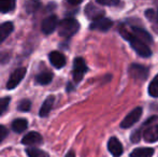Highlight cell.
<instances>
[{
    "label": "cell",
    "mask_w": 158,
    "mask_h": 157,
    "mask_svg": "<svg viewBox=\"0 0 158 157\" xmlns=\"http://www.w3.org/2000/svg\"><path fill=\"white\" fill-rule=\"evenodd\" d=\"M50 61L55 68L57 69H60L63 68L64 65H66V57L63 53L57 52V51H54L50 54Z\"/></svg>",
    "instance_id": "cell-11"
},
{
    "label": "cell",
    "mask_w": 158,
    "mask_h": 157,
    "mask_svg": "<svg viewBox=\"0 0 158 157\" xmlns=\"http://www.w3.org/2000/svg\"><path fill=\"white\" fill-rule=\"evenodd\" d=\"M6 136H8V129L4 126L0 125V143L6 138Z\"/></svg>",
    "instance_id": "cell-27"
},
{
    "label": "cell",
    "mask_w": 158,
    "mask_h": 157,
    "mask_svg": "<svg viewBox=\"0 0 158 157\" xmlns=\"http://www.w3.org/2000/svg\"><path fill=\"white\" fill-rule=\"evenodd\" d=\"M30 108H31V102L29 100H27V99L22 100L17 105V109L21 112H28L30 110Z\"/></svg>",
    "instance_id": "cell-24"
},
{
    "label": "cell",
    "mask_w": 158,
    "mask_h": 157,
    "mask_svg": "<svg viewBox=\"0 0 158 157\" xmlns=\"http://www.w3.org/2000/svg\"><path fill=\"white\" fill-rule=\"evenodd\" d=\"M140 138H141V134H140V130H135V132H133L132 134H131V141H132L133 143H137L140 141Z\"/></svg>",
    "instance_id": "cell-28"
},
{
    "label": "cell",
    "mask_w": 158,
    "mask_h": 157,
    "mask_svg": "<svg viewBox=\"0 0 158 157\" xmlns=\"http://www.w3.org/2000/svg\"><path fill=\"white\" fill-rule=\"evenodd\" d=\"M145 15H146V17L148 19H154V11L153 10H148V11H146L145 12Z\"/></svg>",
    "instance_id": "cell-29"
},
{
    "label": "cell",
    "mask_w": 158,
    "mask_h": 157,
    "mask_svg": "<svg viewBox=\"0 0 158 157\" xmlns=\"http://www.w3.org/2000/svg\"><path fill=\"white\" fill-rule=\"evenodd\" d=\"M25 74H26V68H24V67L17 68V69L11 74L8 83H6V88H8V89H13V88H15L21 83L22 80L24 79Z\"/></svg>",
    "instance_id": "cell-5"
},
{
    "label": "cell",
    "mask_w": 158,
    "mask_h": 157,
    "mask_svg": "<svg viewBox=\"0 0 158 157\" xmlns=\"http://www.w3.org/2000/svg\"><path fill=\"white\" fill-rule=\"evenodd\" d=\"M87 72V66L83 58L77 57L73 63V79L75 82H80L83 79V76Z\"/></svg>",
    "instance_id": "cell-3"
},
{
    "label": "cell",
    "mask_w": 158,
    "mask_h": 157,
    "mask_svg": "<svg viewBox=\"0 0 158 157\" xmlns=\"http://www.w3.org/2000/svg\"><path fill=\"white\" fill-rule=\"evenodd\" d=\"M16 0H0V12L8 13L14 10Z\"/></svg>",
    "instance_id": "cell-19"
},
{
    "label": "cell",
    "mask_w": 158,
    "mask_h": 157,
    "mask_svg": "<svg viewBox=\"0 0 158 157\" xmlns=\"http://www.w3.org/2000/svg\"><path fill=\"white\" fill-rule=\"evenodd\" d=\"M70 4H73V6H77V4H80L83 0H67Z\"/></svg>",
    "instance_id": "cell-30"
},
{
    "label": "cell",
    "mask_w": 158,
    "mask_h": 157,
    "mask_svg": "<svg viewBox=\"0 0 158 157\" xmlns=\"http://www.w3.org/2000/svg\"><path fill=\"white\" fill-rule=\"evenodd\" d=\"M156 19H157V22H158V11H157V15H156Z\"/></svg>",
    "instance_id": "cell-32"
},
{
    "label": "cell",
    "mask_w": 158,
    "mask_h": 157,
    "mask_svg": "<svg viewBox=\"0 0 158 157\" xmlns=\"http://www.w3.org/2000/svg\"><path fill=\"white\" fill-rule=\"evenodd\" d=\"M143 138L148 143H153L158 141V125L146 128L143 134Z\"/></svg>",
    "instance_id": "cell-14"
},
{
    "label": "cell",
    "mask_w": 158,
    "mask_h": 157,
    "mask_svg": "<svg viewBox=\"0 0 158 157\" xmlns=\"http://www.w3.org/2000/svg\"><path fill=\"white\" fill-rule=\"evenodd\" d=\"M58 19H57L56 15H50L48 16L43 22H42L41 25V30L43 34L50 35L56 29V27L58 26Z\"/></svg>",
    "instance_id": "cell-6"
},
{
    "label": "cell",
    "mask_w": 158,
    "mask_h": 157,
    "mask_svg": "<svg viewBox=\"0 0 158 157\" xmlns=\"http://www.w3.org/2000/svg\"><path fill=\"white\" fill-rule=\"evenodd\" d=\"M148 94L154 98L158 97V74L153 79V81L151 82L150 86H148Z\"/></svg>",
    "instance_id": "cell-23"
},
{
    "label": "cell",
    "mask_w": 158,
    "mask_h": 157,
    "mask_svg": "<svg viewBox=\"0 0 158 157\" xmlns=\"http://www.w3.org/2000/svg\"><path fill=\"white\" fill-rule=\"evenodd\" d=\"M80 29V24L74 19H64L58 24V34L64 38H70Z\"/></svg>",
    "instance_id": "cell-2"
},
{
    "label": "cell",
    "mask_w": 158,
    "mask_h": 157,
    "mask_svg": "<svg viewBox=\"0 0 158 157\" xmlns=\"http://www.w3.org/2000/svg\"><path fill=\"white\" fill-rule=\"evenodd\" d=\"M142 115V108L138 107L135 110L130 112L125 118L123 119V122L121 123L122 128H130L131 126H133L140 119Z\"/></svg>",
    "instance_id": "cell-4"
},
{
    "label": "cell",
    "mask_w": 158,
    "mask_h": 157,
    "mask_svg": "<svg viewBox=\"0 0 158 157\" xmlns=\"http://www.w3.org/2000/svg\"><path fill=\"white\" fill-rule=\"evenodd\" d=\"M26 153L29 157H50L46 152L37 149V147H28L26 150Z\"/></svg>",
    "instance_id": "cell-22"
},
{
    "label": "cell",
    "mask_w": 158,
    "mask_h": 157,
    "mask_svg": "<svg viewBox=\"0 0 158 157\" xmlns=\"http://www.w3.org/2000/svg\"><path fill=\"white\" fill-rule=\"evenodd\" d=\"M41 8V1L40 0H26L25 9L27 13H35Z\"/></svg>",
    "instance_id": "cell-20"
},
{
    "label": "cell",
    "mask_w": 158,
    "mask_h": 157,
    "mask_svg": "<svg viewBox=\"0 0 158 157\" xmlns=\"http://www.w3.org/2000/svg\"><path fill=\"white\" fill-rule=\"evenodd\" d=\"M113 26V22L106 17H102L97 21H94L90 25V29L100 30V31H106Z\"/></svg>",
    "instance_id": "cell-10"
},
{
    "label": "cell",
    "mask_w": 158,
    "mask_h": 157,
    "mask_svg": "<svg viewBox=\"0 0 158 157\" xmlns=\"http://www.w3.org/2000/svg\"><path fill=\"white\" fill-rule=\"evenodd\" d=\"M101 6H118L121 3L119 0H96Z\"/></svg>",
    "instance_id": "cell-26"
},
{
    "label": "cell",
    "mask_w": 158,
    "mask_h": 157,
    "mask_svg": "<svg viewBox=\"0 0 158 157\" xmlns=\"http://www.w3.org/2000/svg\"><path fill=\"white\" fill-rule=\"evenodd\" d=\"M119 32H121L122 37H124L126 40H128L129 43H130L131 48L135 51L138 55L142 57H150L152 55V52H151V48H148V45L144 42L140 41L139 39L135 38L131 34V31H128L125 27H121L119 28Z\"/></svg>",
    "instance_id": "cell-1"
},
{
    "label": "cell",
    "mask_w": 158,
    "mask_h": 157,
    "mask_svg": "<svg viewBox=\"0 0 158 157\" xmlns=\"http://www.w3.org/2000/svg\"><path fill=\"white\" fill-rule=\"evenodd\" d=\"M28 126V122L25 118H17L15 121H13L12 123V129L17 134H21L24 130H26Z\"/></svg>",
    "instance_id": "cell-18"
},
{
    "label": "cell",
    "mask_w": 158,
    "mask_h": 157,
    "mask_svg": "<svg viewBox=\"0 0 158 157\" xmlns=\"http://www.w3.org/2000/svg\"><path fill=\"white\" fill-rule=\"evenodd\" d=\"M85 14L89 19L97 21V19H102V17H103L104 11L100 8H97L95 4L89 3V4H87L86 8H85Z\"/></svg>",
    "instance_id": "cell-8"
},
{
    "label": "cell",
    "mask_w": 158,
    "mask_h": 157,
    "mask_svg": "<svg viewBox=\"0 0 158 157\" xmlns=\"http://www.w3.org/2000/svg\"><path fill=\"white\" fill-rule=\"evenodd\" d=\"M129 74H130L133 79L145 80L148 76V69L142 65L133 64V65H131L130 68H129Z\"/></svg>",
    "instance_id": "cell-7"
},
{
    "label": "cell",
    "mask_w": 158,
    "mask_h": 157,
    "mask_svg": "<svg viewBox=\"0 0 158 157\" xmlns=\"http://www.w3.org/2000/svg\"><path fill=\"white\" fill-rule=\"evenodd\" d=\"M13 29H14V26H13V24L11 22H6V23H3L0 25V43H2L10 36Z\"/></svg>",
    "instance_id": "cell-16"
},
{
    "label": "cell",
    "mask_w": 158,
    "mask_h": 157,
    "mask_svg": "<svg viewBox=\"0 0 158 157\" xmlns=\"http://www.w3.org/2000/svg\"><path fill=\"white\" fill-rule=\"evenodd\" d=\"M9 103H10V97L0 98V116L6 111V109L9 107Z\"/></svg>",
    "instance_id": "cell-25"
},
{
    "label": "cell",
    "mask_w": 158,
    "mask_h": 157,
    "mask_svg": "<svg viewBox=\"0 0 158 157\" xmlns=\"http://www.w3.org/2000/svg\"><path fill=\"white\" fill-rule=\"evenodd\" d=\"M53 79V74L51 72H41L35 76V82L40 85H46V84L51 83Z\"/></svg>",
    "instance_id": "cell-21"
},
{
    "label": "cell",
    "mask_w": 158,
    "mask_h": 157,
    "mask_svg": "<svg viewBox=\"0 0 158 157\" xmlns=\"http://www.w3.org/2000/svg\"><path fill=\"white\" fill-rule=\"evenodd\" d=\"M130 31H131V34H132V36L135 37V38L139 39L140 41L144 42V43L148 44V43H152V42H153V39H152V37L150 36V34H148V32H146L145 30L141 29V28L132 27Z\"/></svg>",
    "instance_id": "cell-12"
},
{
    "label": "cell",
    "mask_w": 158,
    "mask_h": 157,
    "mask_svg": "<svg viewBox=\"0 0 158 157\" xmlns=\"http://www.w3.org/2000/svg\"><path fill=\"white\" fill-rule=\"evenodd\" d=\"M66 157H75L74 152H73V151H70V152H69V153L66 155Z\"/></svg>",
    "instance_id": "cell-31"
},
{
    "label": "cell",
    "mask_w": 158,
    "mask_h": 157,
    "mask_svg": "<svg viewBox=\"0 0 158 157\" xmlns=\"http://www.w3.org/2000/svg\"><path fill=\"white\" fill-rule=\"evenodd\" d=\"M154 155V150L152 147H138L130 154V157H152Z\"/></svg>",
    "instance_id": "cell-17"
},
{
    "label": "cell",
    "mask_w": 158,
    "mask_h": 157,
    "mask_svg": "<svg viewBox=\"0 0 158 157\" xmlns=\"http://www.w3.org/2000/svg\"><path fill=\"white\" fill-rule=\"evenodd\" d=\"M42 142V137L39 132L31 131L27 134L23 139H22V143L25 145H33V144H39Z\"/></svg>",
    "instance_id": "cell-13"
},
{
    "label": "cell",
    "mask_w": 158,
    "mask_h": 157,
    "mask_svg": "<svg viewBox=\"0 0 158 157\" xmlns=\"http://www.w3.org/2000/svg\"><path fill=\"white\" fill-rule=\"evenodd\" d=\"M54 101H55L54 96H50L45 99V101L43 102V105H42L41 109H40V112H39L41 118H45V116L50 113L53 108V105H54Z\"/></svg>",
    "instance_id": "cell-15"
},
{
    "label": "cell",
    "mask_w": 158,
    "mask_h": 157,
    "mask_svg": "<svg viewBox=\"0 0 158 157\" xmlns=\"http://www.w3.org/2000/svg\"><path fill=\"white\" fill-rule=\"evenodd\" d=\"M108 149L110 151V153L112 154L114 157H119L123 154V145L119 142V140L115 137H112V138L109 140L108 142Z\"/></svg>",
    "instance_id": "cell-9"
}]
</instances>
